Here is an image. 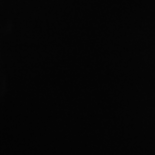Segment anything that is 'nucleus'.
<instances>
[]
</instances>
